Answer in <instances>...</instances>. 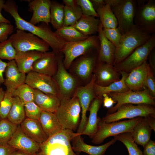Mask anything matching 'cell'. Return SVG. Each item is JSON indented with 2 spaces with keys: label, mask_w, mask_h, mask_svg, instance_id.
Returning a JSON list of instances; mask_svg holds the SVG:
<instances>
[{
  "label": "cell",
  "mask_w": 155,
  "mask_h": 155,
  "mask_svg": "<svg viewBox=\"0 0 155 155\" xmlns=\"http://www.w3.org/2000/svg\"><path fill=\"white\" fill-rule=\"evenodd\" d=\"M143 155H155V142L151 140L143 147Z\"/></svg>",
  "instance_id": "48"
},
{
  "label": "cell",
  "mask_w": 155,
  "mask_h": 155,
  "mask_svg": "<svg viewBox=\"0 0 155 155\" xmlns=\"http://www.w3.org/2000/svg\"><path fill=\"white\" fill-rule=\"evenodd\" d=\"M103 33L106 38L116 48L121 40L122 34L119 28H103Z\"/></svg>",
  "instance_id": "44"
},
{
  "label": "cell",
  "mask_w": 155,
  "mask_h": 155,
  "mask_svg": "<svg viewBox=\"0 0 155 155\" xmlns=\"http://www.w3.org/2000/svg\"><path fill=\"white\" fill-rule=\"evenodd\" d=\"M103 102V98L96 97L91 102L88 110L90 115L86 126L80 134L86 135L92 138L96 132L101 119L97 116L98 112Z\"/></svg>",
  "instance_id": "26"
},
{
  "label": "cell",
  "mask_w": 155,
  "mask_h": 155,
  "mask_svg": "<svg viewBox=\"0 0 155 155\" xmlns=\"http://www.w3.org/2000/svg\"><path fill=\"white\" fill-rule=\"evenodd\" d=\"M100 23L99 19L96 17L82 15L73 26L84 35L90 36L98 33Z\"/></svg>",
  "instance_id": "31"
},
{
  "label": "cell",
  "mask_w": 155,
  "mask_h": 155,
  "mask_svg": "<svg viewBox=\"0 0 155 155\" xmlns=\"http://www.w3.org/2000/svg\"><path fill=\"white\" fill-rule=\"evenodd\" d=\"M25 83L33 89L61 98L57 86L53 77L31 71L26 75Z\"/></svg>",
  "instance_id": "16"
},
{
  "label": "cell",
  "mask_w": 155,
  "mask_h": 155,
  "mask_svg": "<svg viewBox=\"0 0 155 155\" xmlns=\"http://www.w3.org/2000/svg\"><path fill=\"white\" fill-rule=\"evenodd\" d=\"M114 138L123 144L128 150V155H143L142 152L132 138L131 133L119 134L114 136Z\"/></svg>",
  "instance_id": "37"
},
{
  "label": "cell",
  "mask_w": 155,
  "mask_h": 155,
  "mask_svg": "<svg viewBox=\"0 0 155 155\" xmlns=\"http://www.w3.org/2000/svg\"><path fill=\"white\" fill-rule=\"evenodd\" d=\"M149 67L146 60L128 73L125 83L129 90L140 91L145 88V81Z\"/></svg>",
  "instance_id": "23"
},
{
  "label": "cell",
  "mask_w": 155,
  "mask_h": 155,
  "mask_svg": "<svg viewBox=\"0 0 155 155\" xmlns=\"http://www.w3.org/2000/svg\"><path fill=\"white\" fill-rule=\"evenodd\" d=\"M55 32L66 42L79 41L85 39L89 36L84 35L73 26H63Z\"/></svg>",
  "instance_id": "34"
},
{
  "label": "cell",
  "mask_w": 155,
  "mask_h": 155,
  "mask_svg": "<svg viewBox=\"0 0 155 155\" xmlns=\"http://www.w3.org/2000/svg\"><path fill=\"white\" fill-rule=\"evenodd\" d=\"M1 118L0 117V120H1Z\"/></svg>",
  "instance_id": "60"
},
{
  "label": "cell",
  "mask_w": 155,
  "mask_h": 155,
  "mask_svg": "<svg viewBox=\"0 0 155 155\" xmlns=\"http://www.w3.org/2000/svg\"><path fill=\"white\" fill-rule=\"evenodd\" d=\"M117 141L114 138L109 142L99 146H94L85 143L81 135L77 133L71 139L72 148L75 152H84L89 155H104L107 148Z\"/></svg>",
  "instance_id": "22"
},
{
  "label": "cell",
  "mask_w": 155,
  "mask_h": 155,
  "mask_svg": "<svg viewBox=\"0 0 155 155\" xmlns=\"http://www.w3.org/2000/svg\"><path fill=\"white\" fill-rule=\"evenodd\" d=\"M76 3L80 7L83 15L98 17L90 0H76Z\"/></svg>",
  "instance_id": "45"
},
{
  "label": "cell",
  "mask_w": 155,
  "mask_h": 155,
  "mask_svg": "<svg viewBox=\"0 0 155 155\" xmlns=\"http://www.w3.org/2000/svg\"><path fill=\"white\" fill-rule=\"evenodd\" d=\"M64 5L69 7H74L76 5V0H63Z\"/></svg>",
  "instance_id": "56"
},
{
  "label": "cell",
  "mask_w": 155,
  "mask_h": 155,
  "mask_svg": "<svg viewBox=\"0 0 155 155\" xmlns=\"http://www.w3.org/2000/svg\"><path fill=\"white\" fill-rule=\"evenodd\" d=\"M152 34L146 32L135 25L129 30L122 34L119 44L116 48L114 66L121 62L136 49L146 43L151 38Z\"/></svg>",
  "instance_id": "2"
},
{
  "label": "cell",
  "mask_w": 155,
  "mask_h": 155,
  "mask_svg": "<svg viewBox=\"0 0 155 155\" xmlns=\"http://www.w3.org/2000/svg\"><path fill=\"white\" fill-rule=\"evenodd\" d=\"M3 9L13 18L17 29L34 34L47 43L53 51L56 53L61 52L66 42L53 31L49 25L42 22L36 26L23 18L19 13L18 5L13 0L6 1Z\"/></svg>",
  "instance_id": "1"
},
{
  "label": "cell",
  "mask_w": 155,
  "mask_h": 155,
  "mask_svg": "<svg viewBox=\"0 0 155 155\" xmlns=\"http://www.w3.org/2000/svg\"><path fill=\"white\" fill-rule=\"evenodd\" d=\"M108 4L118 23V28L122 34L130 30L134 25V18L137 7L135 0H104Z\"/></svg>",
  "instance_id": "4"
},
{
  "label": "cell",
  "mask_w": 155,
  "mask_h": 155,
  "mask_svg": "<svg viewBox=\"0 0 155 155\" xmlns=\"http://www.w3.org/2000/svg\"><path fill=\"white\" fill-rule=\"evenodd\" d=\"M155 47V33L153 34L146 43L137 48L121 62L114 66L119 72L129 73L132 70L147 60L148 55Z\"/></svg>",
  "instance_id": "12"
},
{
  "label": "cell",
  "mask_w": 155,
  "mask_h": 155,
  "mask_svg": "<svg viewBox=\"0 0 155 155\" xmlns=\"http://www.w3.org/2000/svg\"><path fill=\"white\" fill-rule=\"evenodd\" d=\"M119 73L121 75L120 79L107 86H101L95 84L94 90L96 97L102 98V95L104 94H108L113 92H122L129 90L125 83V79L129 73L123 71Z\"/></svg>",
  "instance_id": "30"
},
{
  "label": "cell",
  "mask_w": 155,
  "mask_h": 155,
  "mask_svg": "<svg viewBox=\"0 0 155 155\" xmlns=\"http://www.w3.org/2000/svg\"><path fill=\"white\" fill-rule=\"evenodd\" d=\"M7 64V62H4L0 59V86L4 82L3 73H5Z\"/></svg>",
  "instance_id": "52"
},
{
  "label": "cell",
  "mask_w": 155,
  "mask_h": 155,
  "mask_svg": "<svg viewBox=\"0 0 155 155\" xmlns=\"http://www.w3.org/2000/svg\"><path fill=\"white\" fill-rule=\"evenodd\" d=\"M11 155H28L24 152L15 149Z\"/></svg>",
  "instance_id": "57"
},
{
  "label": "cell",
  "mask_w": 155,
  "mask_h": 155,
  "mask_svg": "<svg viewBox=\"0 0 155 155\" xmlns=\"http://www.w3.org/2000/svg\"><path fill=\"white\" fill-rule=\"evenodd\" d=\"M7 144L11 147L28 155H32L40 150V144L27 135L20 125Z\"/></svg>",
  "instance_id": "17"
},
{
  "label": "cell",
  "mask_w": 155,
  "mask_h": 155,
  "mask_svg": "<svg viewBox=\"0 0 155 155\" xmlns=\"http://www.w3.org/2000/svg\"><path fill=\"white\" fill-rule=\"evenodd\" d=\"M5 69L4 84L7 91L12 92L22 84L25 83L26 74L18 70L14 60L9 61Z\"/></svg>",
  "instance_id": "24"
},
{
  "label": "cell",
  "mask_w": 155,
  "mask_h": 155,
  "mask_svg": "<svg viewBox=\"0 0 155 155\" xmlns=\"http://www.w3.org/2000/svg\"><path fill=\"white\" fill-rule=\"evenodd\" d=\"M16 52L35 51L42 53L48 51L50 46L44 41L30 32L17 29L8 38Z\"/></svg>",
  "instance_id": "9"
},
{
  "label": "cell",
  "mask_w": 155,
  "mask_h": 155,
  "mask_svg": "<svg viewBox=\"0 0 155 155\" xmlns=\"http://www.w3.org/2000/svg\"><path fill=\"white\" fill-rule=\"evenodd\" d=\"M26 116L24 104L17 96L13 97V103L7 119L17 125H20Z\"/></svg>",
  "instance_id": "35"
},
{
  "label": "cell",
  "mask_w": 155,
  "mask_h": 155,
  "mask_svg": "<svg viewBox=\"0 0 155 155\" xmlns=\"http://www.w3.org/2000/svg\"><path fill=\"white\" fill-rule=\"evenodd\" d=\"M154 74L149 66L145 81V87L148 90L150 95L155 98V79Z\"/></svg>",
  "instance_id": "46"
},
{
  "label": "cell",
  "mask_w": 155,
  "mask_h": 155,
  "mask_svg": "<svg viewBox=\"0 0 155 155\" xmlns=\"http://www.w3.org/2000/svg\"><path fill=\"white\" fill-rule=\"evenodd\" d=\"M64 11L63 26L74 25L83 15L80 7L77 4L74 7L64 5Z\"/></svg>",
  "instance_id": "39"
},
{
  "label": "cell",
  "mask_w": 155,
  "mask_h": 155,
  "mask_svg": "<svg viewBox=\"0 0 155 155\" xmlns=\"http://www.w3.org/2000/svg\"><path fill=\"white\" fill-rule=\"evenodd\" d=\"M148 116L155 117L154 106L147 104H125L118 107L115 112L107 114L101 119V121L104 123H110L123 119H130L138 117L145 118Z\"/></svg>",
  "instance_id": "8"
},
{
  "label": "cell",
  "mask_w": 155,
  "mask_h": 155,
  "mask_svg": "<svg viewBox=\"0 0 155 155\" xmlns=\"http://www.w3.org/2000/svg\"><path fill=\"white\" fill-rule=\"evenodd\" d=\"M16 53V51L9 38L0 42V59H6L9 61L14 60Z\"/></svg>",
  "instance_id": "41"
},
{
  "label": "cell",
  "mask_w": 155,
  "mask_h": 155,
  "mask_svg": "<svg viewBox=\"0 0 155 155\" xmlns=\"http://www.w3.org/2000/svg\"><path fill=\"white\" fill-rule=\"evenodd\" d=\"M15 149L8 144L0 143V155H11Z\"/></svg>",
  "instance_id": "49"
},
{
  "label": "cell",
  "mask_w": 155,
  "mask_h": 155,
  "mask_svg": "<svg viewBox=\"0 0 155 155\" xmlns=\"http://www.w3.org/2000/svg\"><path fill=\"white\" fill-rule=\"evenodd\" d=\"M5 92L2 88H0V105L3 98Z\"/></svg>",
  "instance_id": "58"
},
{
  "label": "cell",
  "mask_w": 155,
  "mask_h": 155,
  "mask_svg": "<svg viewBox=\"0 0 155 155\" xmlns=\"http://www.w3.org/2000/svg\"><path fill=\"white\" fill-rule=\"evenodd\" d=\"M38 120L48 138L64 129L54 113L42 111Z\"/></svg>",
  "instance_id": "29"
},
{
  "label": "cell",
  "mask_w": 155,
  "mask_h": 155,
  "mask_svg": "<svg viewBox=\"0 0 155 155\" xmlns=\"http://www.w3.org/2000/svg\"><path fill=\"white\" fill-rule=\"evenodd\" d=\"M93 73L96 77L95 84L101 86H107L121 79L120 73L113 65L97 61Z\"/></svg>",
  "instance_id": "20"
},
{
  "label": "cell",
  "mask_w": 155,
  "mask_h": 155,
  "mask_svg": "<svg viewBox=\"0 0 155 155\" xmlns=\"http://www.w3.org/2000/svg\"><path fill=\"white\" fill-rule=\"evenodd\" d=\"M107 94L116 102V104L109 109L107 114L115 112L118 107L125 104L155 105V98L150 95L146 88L140 91L129 90L124 92H113Z\"/></svg>",
  "instance_id": "13"
},
{
  "label": "cell",
  "mask_w": 155,
  "mask_h": 155,
  "mask_svg": "<svg viewBox=\"0 0 155 155\" xmlns=\"http://www.w3.org/2000/svg\"><path fill=\"white\" fill-rule=\"evenodd\" d=\"M34 101L42 111L54 113L61 102L59 97L47 94L36 89H34Z\"/></svg>",
  "instance_id": "28"
},
{
  "label": "cell",
  "mask_w": 155,
  "mask_h": 155,
  "mask_svg": "<svg viewBox=\"0 0 155 155\" xmlns=\"http://www.w3.org/2000/svg\"><path fill=\"white\" fill-rule=\"evenodd\" d=\"M143 118L138 117L128 120L110 123L102 122L101 119L97 131L92 138V142L95 144H99L109 137L114 136L125 132L131 133L135 126Z\"/></svg>",
  "instance_id": "7"
},
{
  "label": "cell",
  "mask_w": 155,
  "mask_h": 155,
  "mask_svg": "<svg viewBox=\"0 0 155 155\" xmlns=\"http://www.w3.org/2000/svg\"><path fill=\"white\" fill-rule=\"evenodd\" d=\"M96 80V76L93 74L90 81L85 85L79 86L74 95L78 98L81 110V118L76 133L79 134L84 131L86 126L88 119L87 112L91 102L96 97L94 90Z\"/></svg>",
  "instance_id": "15"
},
{
  "label": "cell",
  "mask_w": 155,
  "mask_h": 155,
  "mask_svg": "<svg viewBox=\"0 0 155 155\" xmlns=\"http://www.w3.org/2000/svg\"><path fill=\"white\" fill-rule=\"evenodd\" d=\"M5 1L4 0H0V24L1 23H7L11 24V22L3 16L1 11L3 9Z\"/></svg>",
  "instance_id": "53"
},
{
  "label": "cell",
  "mask_w": 155,
  "mask_h": 155,
  "mask_svg": "<svg viewBox=\"0 0 155 155\" xmlns=\"http://www.w3.org/2000/svg\"><path fill=\"white\" fill-rule=\"evenodd\" d=\"M18 125L7 118L0 121V143L7 144L16 131Z\"/></svg>",
  "instance_id": "38"
},
{
  "label": "cell",
  "mask_w": 155,
  "mask_h": 155,
  "mask_svg": "<svg viewBox=\"0 0 155 155\" xmlns=\"http://www.w3.org/2000/svg\"><path fill=\"white\" fill-rule=\"evenodd\" d=\"M58 67V53L53 51L44 53L34 63L32 71L53 77Z\"/></svg>",
  "instance_id": "19"
},
{
  "label": "cell",
  "mask_w": 155,
  "mask_h": 155,
  "mask_svg": "<svg viewBox=\"0 0 155 155\" xmlns=\"http://www.w3.org/2000/svg\"><path fill=\"white\" fill-rule=\"evenodd\" d=\"M24 108L26 116L27 118L39 119L42 111L34 101L24 104Z\"/></svg>",
  "instance_id": "43"
},
{
  "label": "cell",
  "mask_w": 155,
  "mask_h": 155,
  "mask_svg": "<svg viewBox=\"0 0 155 155\" xmlns=\"http://www.w3.org/2000/svg\"><path fill=\"white\" fill-rule=\"evenodd\" d=\"M20 125L27 135L40 144L45 142L48 139L38 120L27 118Z\"/></svg>",
  "instance_id": "25"
},
{
  "label": "cell",
  "mask_w": 155,
  "mask_h": 155,
  "mask_svg": "<svg viewBox=\"0 0 155 155\" xmlns=\"http://www.w3.org/2000/svg\"><path fill=\"white\" fill-rule=\"evenodd\" d=\"M96 11L103 28H114L118 27L117 20L108 4L106 3Z\"/></svg>",
  "instance_id": "33"
},
{
  "label": "cell",
  "mask_w": 155,
  "mask_h": 155,
  "mask_svg": "<svg viewBox=\"0 0 155 155\" xmlns=\"http://www.w3.org/2000/svg\"><path fill=\"white\" fill-rule=\"evenodd\" d=\"M76 134L72 130L63 129L40 144V151L44 155H78L70 143Z\"/></svg>",
  "instance_id": "3"
},
{
  "label": "cell",
  "mask_w": 155,
  "mask_h": 155,
  "mask_svg": "<svg viewBox=\"0 0 155 155\" xmlns=\"http://www.w3.org/2000/svg\"><path fill=\"white\" fill-rule=\"evenodd\" d=\"M146 118L149 126L152 130L155 131V117L152 116H148Z\"/></svg>",
  "instance_id": "55"
},
{
  "label": "cell",
  "mask_w": 155,
  "mask_h": 155,
  "mask_svg": "<svg viewBox=\"0 0 155 155\" xmlns=\"http://www.w3.org/2000/svg\"><path fill=\"white\" fill-rule=\"evenodd\" d=\"M13 97H18L24 104L34 101V89L26 84L19 86L12 93Z\"/></svg>",
  "instance_id": "40"
},
{
  "label": "cell",
  "mask_w": 155,
  "mask_h": 155,
  "mask_svg": "<svg viewBox=\"0 0 155 155\" xmlns=\"http://www.w3.org/2000/svg\"><path fill=\"white\" fill-rule=\"evenodd\" d=\"M102 97L103 106L105 108H109L112 106L114 103H116V102L107 94H103Z\"/></svg>",
  "instance_id": "50"
},
{
  "label": "cell",
  "mask_w": 155,
  "mask_h": 155,
  "mask_svg": "<svg viewBox=\"0 0 155 155\" xmlns=\"http://www.w3.org/2000/svg\"><path fill=\"white\" fill-rule=\"evenodd\" d=\"M95 9L105 5L106 3L104 0H90Z\"/></svg>",
  "instance_id": "54"
},
{
  "label": "cell",
  "mask_w": 155,
  "mask_h": 155,
  "mask_svg": "<svg viewBox=\"0 0 155 155\" xmlns=\"http://www.w3.org/2000/svg\"><path fill=\"white\" fill-rule=\"evenodd\" d=\"M43 53L35 51L16 52L14 60L19 71L26 74L31 71L34 63Z\"/></svg>",
  "instance_id": "27"
},
{
  "label": "cell",
  "mask_w": 155,
  "mask_h": 155,
  "mask_svg": "<svg viewBox=\"0 0 155 155\" xmlns=\"http://www.w3.org/2000/svg\"><path fill=\"white\" fill-rule=\"evenodd\" d=\"M58 58L57 70L53 78L57 86L61 99H68L73 96L77 89L82 85L65 67L61 52L58 53Z\"/></svg>",
  "instance_id": "11"
},
{
  "label": "cell",
  "mask_w": 155,
  "mask_h": 155,
  "mask_svg": "<svg viewBox=\"0 0 155 155\" xmlns=\"http://www.w3.org/2000/svg\"><path fill=\"white\" fill-rule=\"evenodd\" d=\"M28 11L32 13L29 22L34 25L40 22L49 25L51 1L50 0L29 1Z\"/></svg>",
  "instance_id": "18"
},
{
  "label": "cell",
  "mask_w": 155,
  "mask_h": 155,
  "mask_svg": "<svg viewBox=\"0 0 155 155\" xmlns=\"http://www.w3.org/2000/svg\"><path fill=\"white\" fill-rule=\"evenodd\" d=\"M150 67L152 71L155 73V49H153L149 53L148 58Z\"/></svg>",
  "instance_id": "51"
},
{
  "label": "cell",
  "mask_w": 155,
  "mask_h": 155,
  "mask_svg": "<svg viewBox=\"0 0 155 155\" xmlns=\"http://www.w3.org/2000/svg\"><path fill=\"white\" fill-rule=\"evenodd\" d=\"M100 43L97 35H93L83 40L66 42L61 52L63 55L64 66L68 70L73 61L77 58L92 52L98 51Z\"/></svg>",
  "instance_id": "5"
},
{
  "label": "cell",
  "mask_w": 155,
  "mask_h": 155,
  "mask_svg": "<svg viewBox=\"0 0 155 155\" xmlns=\"http://www.w3.org/2000/svg\"><path fill=\"white\" fill-rule=\"evenodd\" d=\"M13 97L11 93L6 90L0 105V117L1 119L7 118L11 108Z\"/></svg>",
  "instance_id": "42"
},
{
  "label": "cell",
  "mask_w": 155,
  "mask_h": 155,
  "mask_svg": "<svg viewBox=\"0 0 155 155\" xmlns=\"http://www.w3.org/2000/svg\"><path fill=\"white\" fill-rule=\"evenodd\" d=\"M64 5L57 1H51L50 23L54 28L57 30L63 26L64 18Z\"/></svg>",
  "instance_id": "36"
},
{
  "label": "cell",
  "mask_w": 155,
  "mask_h": 155,
  "mask_svg": "<svg viewBox=\"0 0 155 155\" xmlns=\"http://www.w3.org/2000/svg\"><path fill=\"white\" fill-rule=\"evenodd\" d=\"M32 155H44L42 152L40 150V151Z\"/></svg>",
  "instance_id": "59"
},
{
  "label": "cell",
  "mask_w": 155,
  "mask_h": 155,
  "mask_svg": "<svg viewBox=\"0 0 155 155\" xmlns=\"http://www.w3.org/2000/svg\"><path fill=\"white\" fill-rule=\"evenodd\" d=\"M98 34L100 45L98 54L97 62L105 63L114 66L116 47L105 36L100 22Z\"/></svg>",
  "instance_id": "21"
},
{
  "label": "cell",
  "mask_w": 155,
  "mask_h": 155,
  "mask_svg": "<svg viewBox=\"0 0 155 155\" xmlns=\"http://www.w3.org/2000/svg\"><path fill=\"white\" fill-rule=\"evenodd\" d=\"M98 51L81 56L74 60L68 69L69 72L84 86L91 80L97 61Z\"/></svg>",
  "instance_id": "10"
},
{
  "label": "cell",
  "mask_w": 155,
  "mask_h": 155,
  "mask_svg": "<svg viewBox=\"0 0 155 155\" xmlns=\"http://www.w3.org/2000/svg\"><path fill=\"white\" fill-rule=\"evenodd\" d=\"M152 130L146 118L143 117L135 126L131 133L135 142L143 147L151 140Z\"/></svg>",
  "instance_id": "32"
},
{
  "label": "cell",
  "mask_w": 155,
  "mask_h": 155,
  "mask_svg": "<svg viewBox=\"0 0 155 155\" xmlns=\"http://www.w3.org/2000/svg\"><path fill=\"white\" fill-rule=\"evenodd\" d=\"M81 111L78 99L74 95L70 99H61L54 113L64 129L73 131L79 126Z\"/></svg>",
  "instance_id": "6"
},
{
  "label": "cell",
  "mask_w": 155,
  "mask_h": 155,
  "mask_svg": "<svg viewBox=\"0 0 155 155\" xmlns=\"http://www.w3.org/2000/svg\"><path fill=\"white\" fill-rule=\"evenodd\" d=\"M133 22L146 32L155 33V0H137Z\"/></svg>",
  "instance_id": "14"
},
{
  "label": "cell",
  "mask_w": 155,
  "mask_h": 155,
  "mask_svg": "<svg viewBox=\"0 0 155 155\" xmlns=\"http://www.w3.org/2000/svg\"><path fill=\"white\" fill-rule=\"evenodd\" d=\"M14 27L11 24H0V42L7 40L8 37L13 32Z\"/></svg>",
  "instance_id": "47"
}]
</instances>
